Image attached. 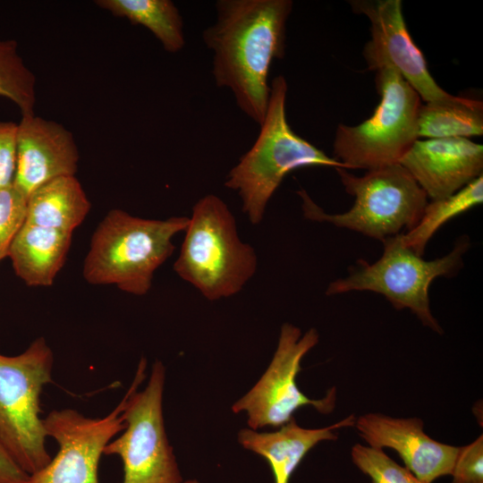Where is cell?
<instances>
[{"label":"cell","instance_id":"6da1fadb","mask_svg":"<svg viewBox=\"0 0 483 483\" xmlns=\"http://www.w3.org/2000/svg\"><path fill=\"white\" fill-rule=\"evenodd\" d=\"M292 6L291 0H218L216 22L202 33L213 52L216 86L228 88L241 111L259 125L268 105L272 63L285 55Z\"/></svg>","mask_w":483,"mask_h":483},{"label":"cell","instance_id":"7a4b0ae2","mask_svg":"<svg viewBox=\"0 0 483 483\" xmlns=\"http://www.w3.org/2000/svg\"><path fill=\"white\" fill-rule=\"evenodd\" d=\"M188 223L187 216L146 219L110 210L91 237L83 277L90 284L146 294L154 273L174 250V237L184 232Z\"/></svg>","mask_w":483,"mask_h":483},{"label":"cell","instance_id":"3957f363","mask_svg":"<svg viewBox=\"0 0 483 483\" xmlns=\"http://www.w3.org/2000/svg\"><path fill=\"white\" fill-rule=\"evenodd\" d=\"M287 90L283 75L272 80L258 136L230 170L225 182L227 188L237 191L242 211L253 225L263 220L268 201L290 172L316 165L347 170L343 164L292 130L285 111Z\"/></svg>","mask_w":483,"mask_h":483},{"label":"cell","instance_id":"277c9868","mask_svg":"<svg viewBox=\"0 0 483 483\" xmlns=\"http://www.w3.org/2000/svg\"><path fill=\"white\" fill-rule=\"evenodd\" d=\"M184 232L174 270L208 300L235 295L256 273L255 250L242 242L235 217L219 197L199 199Z\"/></svg>","mask_w":483,"mask_h":483},{"label":"cell","instance_id":"5b68a950","mask_svg":"<svg viewBox=\"0 0 483 483\" xmlns=\"http://www.w3.org/2000/svg\"><path fill=\"white\" fill-rule=\"evenodd\" d=\"M335 170L345 191L354 197L352 207L343 213L327 214L301 189L297 194L306 218L327 222L381 242L403 230L410 231L419 221L428 197L400 164L369 170L362 176L343 168Z\"/></svg>","mask_w":483,"mask_h":483},{"label":"cell","instance_id":"8992f818","mask_svg":"<svg viewBox=\"0 0 483 483\" xmlns=\"http://www.w3.org/2000/svg\"><path fill=\"white\" fill-rule=\"evenodd\" d=\"M384 252L379 259L369 263L359 259L344 278L329 284L326 295L353 291L382 294L396 309H409L425 326L442 335L443 329L432 315L429 287L437 277H452L463 266L462 255L470 240L462 236L446 255L426 260L405 246L400 234L382 242Z\"/></svg>","mask_w":483,"mask_h":483},{"label":"cell","instance_id":"52a82bcc","mask_svg":"<svg viewBox=\"0 0 483 483\" xmlns=\"http://www.w3.org/2000/svg\"><path fill=\"white\" fill-rule=\"evenodd\" d=\"M54 354L43 337L21 353H0V445L26 473L45 467L51 456L40 417V395L52 382Z\"/></svg>","mask_w":483,"mask_h":483},{"label":"cell","instance_id":"ba28073f","mask_svg":"<svg viewBox=\"0 0 483 483\" xmlns=\"http://www.w3.org/2000/svg\"><path fill=\"white\" fill-rule=\"evenodd\" d=\"M376 85L380 102L372 115L360 124L336 129L335 158L347 169L369 171L399 164L419 139V94L392 68L377 71Z\"/></svg>","mask_w":483,"mask_h":483},{"label":"cell","instance_id":"9c48e42d","mask_svg":"<svg viewBox=\"0 0 483 483\" xmlns=\"http://www.w3.org/2000/svg\"><path fill=\"white\" fill-rule=\"evenodd\" d=\"M147 361L141 358L127 391L123 416L124 432L111 440L104 454L118 455L123 466V483H182V478L169 444L163 416L165 369L157 360L147 386L138 392L146 377Z\"/></svg>","mask_w":483,"mask_h":483},{"label":"cell","instance_id":"30bf717a","mask_svg":"<svg viewBox=\"0 0 483 483\" xmlns=\"http://www.w3.org/2000/svg\"><path fill=\"white\" fill-rule=\"evenodd\" d=\"M315 328L301 334L299 327L284 323L272 360L256 385L233 406L234 413L244 411L250 428L282 427L300 408L311 405L322 414L331 413L336 402V388L322 399H310L298 387L296 377L303 357L318 343Z\"/></svg>","mask_w":483,"mask_h":483},{"label":"cell","instance_id":"8fae6325","mask_svg":"<svg viewBox=\"0 0 483 483\" xmlns=\"http://www.w3.org/2000/svg\"><path fill=\"white\" fill-rule=\"evenodd\" d=\"M127 392L103 418H89L73 409L55 410L44 419L47 436L59 448L27 483H98V463L105 447L125 428L123 411Z\"/></svg>","mask_w":483,"mask_h":483},{"label":"cell","instance_id":"7c38bea8","mask_svg":"<svg viewBox=\"0 0 483 483\" xmlns=\"http://www.w3.org/2000/svg\"><path fill=\"white\" fill-rule=\"evenodd\" d=\"M352 11L366 15L371 38L363 49L368 68L395 70L425 103L441 102L453 96L431 76L422 52L413 42L404 21L400 0H354Z\"/></svg>","mask_w":483,"mask_h":483},{"label":"cell","instance_id":"4fadbf2b","mask_svg":"<svg viewBox=\"0 0 483 483\" xmlns=\"http://www.w3.org/2000/svg\"><path fill=\"white\" fill-rule=\"evenodd\" d=\"M354 425L370 447L394 450L422 483L451 475L460 447L432 439L424 432L422 419L368 413L358 417Z\"/></svg>","mask_w":483,"mask_h":483},{"label":"cell","instance_id":"5bb4252c","mask_svg":"<svg viewBox=\"0 0 483 483\" xmlns=\"http://www.w3.org/2000/svg\"><path fill=\"white\" fill-rule=\"evenodd\" d=\"M79 159L74 137L63 124L35 114L21 115L13 184L27 198L55 178L75 175Z\"/></svg>","mask_w":483,"mask_h":483},{"label":"cell","instance_id":"9a60e30c","mask_svg":"<svg viewBox=\"0 0 483 483\" xmlns=\"http://www.w3.org/2000/svg\"><path fill=\"white\" fill-rule=\"evenodd\" d=\"M399 164L428 199H439L482 175L483 146L467 138L418 139Z\"/></svg>","mask_w":483,"mask_h":483},{"label":"cell","instance_id":"2e32d148","mask_svg":"<svg viewBox=\"0 0 483 483\" xmlns=\"http://www.w3.org/2000/svg\"><path fill=\"white\" fill-rule=\"evenodd\" d=\"M355 420V415L351 414L328 427L305 428L292 418L274 432L242 428L238 433V441L268 462L275 483H289L296 468L315 445L325 440H335V430L353 427Z\"/></svg>","mask_w":483,"mask_h":483},{"label":"cell","instance_id":"e0dca14e","mask_svg":"<svg viewBox=\"0 0 483 483\" xmlns=\"http://www.w3.org/2000/svg\"><path fill=\"white\" fill-rule=\"evenodd\" d=\"M72 233L24 224L12 242L7 257L29 286L52 285L70 250Z\"/></svg>","mask_w":483,"mask_h":483},{"label":"cell","instance_id":"ac0fdd59","mask_svg":"<svg viewBox=\"0 0 483 483\" xmlns=\"http://www.w3.org/2000/svg\"><path fill=\"white\" fill-rule=\"evenodd\" d=\"M91 204L75 175L55 178L28 198L26 224L72 233Z\"/></svg>","mask_w":483,"mask_h":483},{"label":"cell","instance_id":"d6986e66","mask_svg":"<svg viewBox=\"0 0 483 483\" xmlns=\"http://www.w3.org/2000/svg\"><path fill=\"white\" fill-rule=\"evenodd\" d=\"M95 4L148 29L168 53H177L185 46L182 17L171 0H97Z\"/></svg>","mask_w":483,"mask_h":483},{"label":"cell","instance_id":"ffe728a7","mask_svg":"<svg viewBox=\"0 0 483 483\" xmlns=\"http://www.w3.org/2000/svg\"><path fill=\"white\" fill-rule=\"evenodd\" d=\"M419 139L467 138L483 134L482 101L453 96L421 104L417 117Z\"/></svg>","mask_w":483,"mask_h":483},{"label":"cell","instance_id":"44dd1931","mask_svg":"<svg viewBox=\"0 0 483 483\" xmlns=\"http://www.w3.org/2000/svg\"><path fill=\"white\" fill-rule=\"evenodd\" d=\"M482 202L483 176L480 175L453 194L428 202L418 224L400 233V238L405 246L423 256L428 241L443 225Z\"/></svg>","mask_w":483,"mask_h":483},{"label":"cell","instance_id":"7402d4cb","mask_svg":"<svg viewBox=\"0 0 483 483\" xmlns=\"http://www.w3.org/2000/svg\"><path fill=\"white\" fill-rule=\"evenodd\" d=\"M0 97L12 101L21 115L35 114L36 78L14 39H0Z\"/></svg>","mask_w":483,"mask_h":483},{"label":"cell","instance_id":"603a6c76","mask_svg":"<svg viewBox=\"0 0 483 483\" xmlns=\"http://www.w3.org/2000/svg\"><path fill=\"white\" fill-rule=\"evenodd\" d=\"M352 461L372 483H422L409 470L391 459L383 449L356 444Z\"/></svg>","mask_w":483,"mask_h":483},{"label":"cell","instance_id":"cb8c5ba5","mask_svg":"<svg viewBox=\"0 0 483 483\" xmlns=\"http://www.w3.org/2000/svg\"><path fill=\"white\" fill-rule=\"evenodd\" d=\"M28 198L13 183L0 188V261L25 224Z\"/></svg>","mask_w":483,"mask_h":483},{"label":"cell","instance_id":"d4e9b609","mask_svg":"<svg viewBox=\"0 0 483 483\" xmlns=\"http://www.w3.org/2000/svg\"><path fill=\"white\" fill-rule=\"evenodd\" d=\"M452 483H483V436L460 447Z\"/></svg>","mask_w":483,"mask_h":483},{"label":"cell","instance_id":"484cf974","mask_svg":"<svg viewBox=\"0 0 483 483\" xmlns=\"http://www.w3.org/2000/svg\"><path fill=\"white\" fill-rule=\"evenodd\" d=\"M18 123L0 121V188L13 183L17 159Z\"/></svg>","mask_w":483,"mask_h":483},{"label":"cell","instance_id":"4316f807","mask_svg":"<svg viewBox=\"0 0 483 483\" xmlns=\"http://www.w3.org/2000/svg\"><path fill=\"white\" fill-rule=\"evenodd\" d=\"M29 478L0 445V483H27Z\"/></svg>","mask_w":483,"mask_h":483},{"label":"cell","instance_id":"83f0119b","mask_svg":"<svg viewBox=\"0 0 483 483\" xmlns=\"http://www.w3.org/2000/svg\"><path fill=\"white\" fill-rule=\"evenodd\" d=\"M182 483H199V482L196 479H189L186 481H182Z\"/></svg>","mask_w":483,"mask_h":483}]
</instances>
